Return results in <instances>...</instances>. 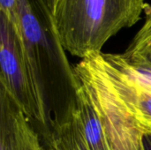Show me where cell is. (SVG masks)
Returning a JSON list of instances; mask_svg holds the SVG:
<instances>
[{
    "label": "cell",
    "instance_id": "1",
    "mask_svg": "<svg viewBox=\"0 0 151 150\" xmlns=\"http://www.w3.org/2000/svg\"><path fill=\"white\" fill-rule=\"evenodd\" d=\"M147 7L144 0H55L52 18L64 50L83 59L102 52L112 36L138 22Z\"/></svg>",
    "mask_w": 151,
    "mask_h": 150
},
{
    "label": "cell",
    "instance_id": "7",
    "mask_svg": "<svg viewBox=\"0 0 151 150\" xmlns=\"http://www.w3.org/2000/svg\"><path fill=\"white\" fill-rule=\"evenodd\" d=\"M49 140L57 150H88L85 142L73 103L65 111L63 117L51 122Z\"/></svg>",
    "mask_w": 151,
    "mask_h": 150
},
{
    "label": "cell",
    "instance_id": "6",
    "mask_svg": "<svg viewBox=\"0 0 151 150\" xmlns=\"http://www.w3.org/2000/svg\"><path fill=\"white\" fill-rule=\"evenodd\" d=\"M73 89V107L88 150H111L101 116L85 88L76 79Z\"/></svg>",
    "mask_w": 151,
    "mask_h": 150
},
{
    "label": "cell",
    "instance_id": "13",
    "mask_svg": "<svg viewBox=\"0 0 151 150\" xmlns=\"http://www.w3.org/2000/svg\"><path fill=\"white\" fill-rule=\"evenodd\" d=\"M143 132H144V133H145V134H148V133H151V125L148 126H146V127L144 128Z\"/></svg>",
    "mask_w": 151,
    "mask_h": 150
},
{
    "label": "cell",
    "instance_id": "4",
    "mask_svg": "<svg viewBox=\"0 0 151 150\" xmlns=\"http://www.w3.org/2000/svg\"><path fill=\"white\" fill-rule=\"evenodd\" d=\"M0 66V89L29 119H35V108L26 72L21 41L12 20L1 11Z\"/></svg>",
    "mask_w": 151,
    "mask_h": 150
},
{
    "label": "cell",
    "instance_id": "2",
    "mask_svg": "<svg viewBox=\"0 0 151 150\" xmlns=\"http://www.w3.org/2000/svg\"><path fill=\"white\" fill-rule=\"evenodd\" d=\"M19 35L27 80L36 114L47 113L43 68L58 62L69 68L54 26L52 13L42 0H18Z\"/></svg>",
    "mask_w": 151,
    "mask_h": 150
},
{
    "label": "cell",
    "instance_id": "12",
    "mask_svg": "<svg viewBox=\"0 0 151 150\" xmlns=\"http://www.w3.org/2000/svg\"><path fill=\"white\" fill-rule=\"evenodd\" d=\"M43 150H57V149H56V147L54 146V144H53L50 140H48L47 145H46L45 148L43 147Z\"/></svg>",
    "mask_w": 151,
    "mask_h": 150
},
{
    "label": "cell",
    "instance_id": "9",
    "mask_svg": "<svg viewBox=\"0 0 151 150\" xmlns=\"http://www.w3.org/2000/svg\"><path fill=\"white\" fill-rule=\"evenodd\" d=\"M0 11L12 20L15 27H19L18 0H0Z\"/></svg>",
    "mask_w": 151,
    "mask_h": 150
},
{
    "label": "cell",
    "instance_id": "3",
    "mask_svg": "<svg viewBox=\"0 0 151 150\" xmlns=\"http://www.w3.org/2000/svg\"><path fill=\"white\" fill-rule=\"evenodd\" d=\"M103 120L111 150H145L144 132L115 95L92 55L73 69Z\"/></svg>",
    "mask_w": 151,
    "mask_h": 150
},
{
    "label": "cell",
    "instance_id": "5",
    "mask_svg": "<svg viewBox=\"0 0 151 150\" xmlns=\"http://www.w3.org/2000/svg\"><path fill=\"white\" fill-rule=\"evenodd\" d=\"M0 131L7 140L9 150H43L29 118L0 89Z\"/></svg>",
    "mask_w": 151,
    "mask_h": 150
},
{
    "label": "cell",
    "instance_id": "8",
    "mask_svg": "<svg viewBox=\"0 0 151 150\" xmlns=\"http://www.w3.org/2000/svg\"><path fill=\"white\" fill-rule=\"evenodd\" d=\"M145 13L146 19L143 26L134 35L126 51L122 53L126 57L142 55L151 50V6L148 5Z\"/></svg>",
    "mask_w": 151,
    "mask_h": 150
},
{
    "label": "cell",
    "instance_id": "10",
    "mask_svg": "<svg viewBox=\"0 0 151 150\" xmlns=\"http://www.w3.org/2000/svg\"><path fill=\"white\" fill-rule=\"evenodd\" d=\"M143 142H144L145 150H151V133L144 134Z\"/></svg>",
    "mask_w": 151,
    "mask_h": 150
},
{
    "label": "cell",
    "instance_id": "11",
    "mask_svg": "<svg viewBox=\"0 0 151 150\" xmlns=\"http://www.w3.org/2000/svg\"><path fill=\"white\" fill-rule=\"evenodd\" d=\"M44 2V4H46V6L50 9V12L53 13V10H54V5H55V0H42Z\"/></svg>",
    "mask_w": 151,
    "mask_h": 150
}]
</instances>
